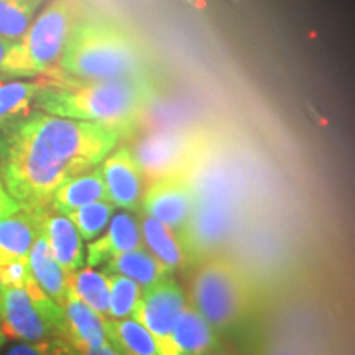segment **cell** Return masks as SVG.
<instances>
[{"instance_id": "25", "label": "cell", "mask_w": 355, "mask_h": 355, "mask_svg": "<svg viewBox=\"0 0 355 355\" xmlns=\"http://www.w3.org/2000/svg\"><path fill=\"white\" fill-rule=\"evenodd\" d=\"M114 207L115 206L110 201H96L81 206L79 209L71 211L66 216L76 225L83 241L91 242L107 227L109 220L112 219Z\"/></svg>"}, {"instance_id": "31", "label": "cell", "mask_w": 355, "mask_h": 355, "mask_svg": "<svg viewBox=\"0 0 355 355\" xmlns=\"http://www.w3.org/2000/svg\"><path fill=\"white\" fill-rule=\"evenodd\" d=\"M19 207H20L19 204L13 201V199L8 196V194H2V196H0V219H2L3 216H7V214H10V212L17 211Z\"/></svg>"}, {"instance_id": "35", "label": "cell", "mask_w": 355, "mask_h": 355, "mask_svg": "<svg viewBox=\"0 0 355 355\" xmlns=\"http://www.w3.org/2000/svg\"><path fill=\"white\" fill-rule=\"evenodd\" d=\"M2 194H7V191L3 189V184H2V181H0V196H2Z\"/></svg>"}, {"instance_id": "5", "label": "cell", "mask_w": 355, "mask_h": 355, "mask_svg": "<svg viewBox=\"0 0 355 355\" xmlns=\"http://www.w3.org/2000/svg\"><path fill=\"white\" fill-rule=\"evenodd\" d=\"M188 301L217 332L241 327L254 309L250 283L232 260L222 255L198 263Z\"/></svg>"}, {"instance_id": "33", "label": "cell", "mask_w": 355, "mask_h": 355, "mask_svg": "<svg viewBox=\"0 0 355 355\" xmlns=\"http://www.w3.org/2000/svg\"><path fill=\"white\" fill-rule=\"evenodd\" d=\"M6 340H7V336L3 334V331H2V327H0V350L3 349V344H6Z\"/></svg>"}, {"instance_id": "9", "label": "cell", "mask_w": 355, "mask_h": 355, "mask_svg": "<svg viewBox=\"0 0 355 355\" xmlns=\"http://www.w3.org/2000/svg\"><path fill=\"white\" fill-rule=\"evenodd\" d=\"M183 288L175 279L166 278L157 285L141 290L140 300L133 309L132 318L139 321L153 336L159 350L165 347L178 318L188 306Z\"/></svg>"}, {"instance_id": "6", "label": "cell", "mask_w": 355, "mask_h": 355, "mask_svg": "<svg viewBox=\"0 0 355 355\" xmlns=\"http://www.w3.org/2000/svg\"><path fill=\"white\" fill-rule=\"evenodd\" d=\"M76 20L69 0H50L15 43L2 78L44 76L56 69Z\"/></svg>"}, {"instance_id": "27", "label": "cell", "mask_w": 355, "mask_h": 355, "mask_svg": "<svg viewBox=\"0 0 355 355\" xmlns=\"http://www.w3.org/2000/svg\"><path fill=\"white\" fill-rule=\"evenodd\" d=\"M3 355H79V352L66 339H48L13 344Z\"/></svg>"}, {"instance_id": "29", "label": "cell", "mask_w": 355, "mask_h": 355, "mask_svg": "<svg viewBox=\"0 0 355 355\" xmlns=\"http://www.w3.org/2000/svg\"><path fill=\"white\" fill-rule=\"evenodd\" d=\"M15 43L17 42H13V40L0 37V76L3 74V68H6L7 58H8V55H10V51L13 50V46H15Z\"/></svg>"}, {"instance_id": "1", "label": "cell", "mask_w": 355, "mask_h": 355, "mask_svg": "<svg viewBox=\"0 0 355 355\" xmlns=\"http://www.w3.org/2000/svg\"><path fill=\"white\" fill-rule=\"evenodd\" d=\"M121 137L102 123L32 112L0 128V181L20 207H50L55 191L104 162Z\"/></svg>"}, {"instance_id": "4", "label": "cell", "mask_w": 355, "mask_h": 355, "mask_svg": "<svg viewBox=\"0 0 355 355\" xmlns=\"http://www.w3.org/2000/svg\"><path fill=\"white\" fill-rule=\"evenodd\" d=\"M55 71L78 81H107L148 76V64L139 43L122 26L84 17L74 21Z\"/></svg>"}, {"instance_id": "14", "label": "cell", "mask_w": 355, "mask_h": 355, "mask_svg": "<svg viewBox=\"0 0 355 355\" xmlns=\"http://www.w3.org/2000/svg\"><path fill=\"white\" fill-rule=\"evenodd\" d=\"M145 247L139 217L132 212H119L110 219L105 234L94 239L87 245V266H99L107 263L114 257Z\"/></svg>"}, {"instance_id": "13", "label": "cell", "mask_w": 355, "mask_h": 355, "mask_svg": "<svg viewBox=\"0 0 355 355\" xmlns=\"http://www.w3.org/2000/svg\"><path fill=\"white\" fill-rule=\"evenodd\" d=\"M217 331L188 303L159 355H204L219 347Z\"/></svg>"}, {"instance_id": "2", "label": "cell", "mask_w": 355, "mask_h": 355, "mask_svg": "<svg viewBox=\"0 0 355 355\" xmlns=\"http://www.w3.org/2000/svg\"><path fill=\"white\" fill-rule=\"evenodd\" d=\"M188 178L196 194V204L188 224L176 234L188 265H198L219 255L220 248L241 227L245 189L232 163L217 152L212 135Z\"/></svg>"}, {"instance_id": "15", "label": "cell", "mask_w": 355, "mask_h": 355, "mask_svg": "<svg viewBox=\"0 0 355 355\" xmlns=\"http://www.w3.org/2000/svg\"><path fill=\"white\" fill-rule=\"evenodd\" d=\"M64 339L76 350L94 349L107 344L105 318L68 291L64 304Z\"/></svg>"}, {"instance_id": "34", "label": "cell", "mask_w": 355, "mask_h": 355, "mask_svg": "<svg viewBox=\"0 0 355 355\" xmlns=\"http://www.w3.org/2000/svg\"><path fill=\"white\" fill-rule=\"evenodd\" d=\"M3 291H6V286L2 285V282H0V306H2V298H3Z\"/></svg>"}, {"instance_id": "30", "label": "cell", "mask_w": 355, "mask_h": 355, "mask_svg": "<svg viewBox=\"0 0 355 355\" xmlns=\"http://www.w3.org/2000/svg\"><path fill=\"white\" fill-rule=\"evenodd\" d=\"M78 352H79V355H122L110 343L101 345V347H94V349H81V350H78Z\"/></svg>"}, {"instance_id": "22", "label": "cell", "mask_w": 355, "mask_h": 355, "mask_svg": "<svg viewBox=\"0 0 355 355\" xmlns=\"http://www.w3.org/2000/svg\"><path fill=\"white\" fill-rule=\"evenodd\" d=\"M109 343L122 355H158L153 336L133 318L105 319Z\"/></svg>"}, {"instance_id": "3", "label": "cell", "mask_w": 355, "mask_h": 355, "mask_svg": "<svg viewBox=\"0 0 355 355\" xmlns=\"http://www.w3.org/2000/svg\"><path fill=\"white\" fill-rule=\"evenodd\" d=\"M44 76L48 86L35 99L42 112L102 123L117 128L121 135L135 130L157 97V86L150 76L78 81L55 69Z\"/></svg>"}, {"instance_id": "16", "label": "cell", "mask_w": 355, "mask_h": 355, "mask_svg": "<svg viewBox=\"0 0 355 355\" xmlns=\"http://www.w3.org/2000/svg\"><path fill=\"white\" fill-rule=\"evenodd\" d=\"M44 235L50 243L51 254L61 268L69 275L84 265V245L76 225L68 216L48 212L44 219Z\"/></svg>"}, {"instance_id": "7", "label": "cell", "mask_w": 355, "mask_h": 355, "mask_svg": "<svg viewBox=\"0 0 355 355\" xmlns=\"http://www.w3.org/2000/svg\"><path fill=\"white\" fill-rule=\"evenodd\" d=\"M3 334L20 343L64 339V311L44 293L38 283L6 288L0 306Z\"/></svg>"}, {"instance_id": "21", "label": "cell", "mask_w": 355, "mask_h": 355, "mask_svg": "<svg viewBox=\"0 0 355 355\" xmlns=\"http://www.w3.org/2000/svg\"><path fill=\"white\" fill-rule=\"evenodd\" d=\"M140 229L144 243L170 272L188 265L180 237L171 227L150 216H141Z\"/></svg>"}, {"instance_id": "23", "label": "cell", "mask_w": 355, "mask_h": 355, "mask_svg": "<svg viewBox=\"0 0 355 355\" xmlns=\"http://www.w3.org/2000/svg\"><path fill=\"white\" fill-rule=\"evenodd\" d=\"M69 290L84 301L87 306L97 311L102 318L109 319V306H110V288H109V275L102 270L92 268H79L69 275Z\"/></svg>"}, {"instance_id": "18", "label": "cell", "mask_w": 355, "mask_h": 355, "mask_svg": "<svg viewBox=\"0 0 355 355\" xmlns=\"http://www.w3.org/2000/svg\"><path fill=\"white\" fill-rule=\"evenodd\" d=\"M30 270L38 286L46 293L53 301L63 306L69 291V273L61 268L51 254L50 243L44 232L35 241L28 254Z\"/></svg>"}, {"instance_id": "20", "label": "cell", "mask_w": 355, "mask_h": 355, "mask_svg": "<svg viewBox=\"0 0 355 355\" xmlns=\"http://www.w3.org/2000/svg\"><path fill=\"white\" fill-rule=\"evenodd\" d=\"M46 86V76H38L35 81L0 79V128L28 117L32 114L35 99Z\"/></svg>"}, {"instance_id": "32", "label": "cell", "mask_w": 355, "mask_h": 355, "mask_svg": "<svg viewBox=\"0 0 355 355\" xmlns=\"http://www.w3.org/2000/svg\"><path fill=\"white\" fill-rule=\"evenodd\" d=\"M263 355H301L298 350L290 347V345H275V347H270L265 350Z\"/></svg>"}, {"instance_id": "12", "label": "cell", "mask_w": 355, "mask_h": 355, "mask_svg": "<svg viewBox=\"0 0 355 355\" xmlns=\"http://www.w3.org/2000/svg\"><path fill=\"white\" fill-rule=\"evenodd\" d=\"M50 207H19L0 219V265L28 257L33 243L44 232V219Z\"/></svg>"}, {"instance_id": "19", "label": "cell", "mask_w": 355, "mask_h": 355, "mask_svg": "<svg viewBox=\"0 0 355 355\" xmlns=\"http://www.w3.org/2000/svg\"><path fill=\"white\" fill-rule=\"evenodd\" d=\"M104 265L105 273L123 275V277L139 283L141 290L157 285L163 279L170 278L171 275L170 270L146 247L135 248V250L114 257V259H110Z\"/></svg>"}, {"instance_id": "8", "label": "cell", "mask_w": 355, "mask_h": 355, "mask_svg": "<svg viewBox=\"0 0 355 355\" xmlns=\"http://www.w3.org/2000/svg\"><path fill=\"white\" fill-rule=\"evenodd\" d=\"M211 133L193 128H166L150 132L133 145L132 153L148 181L188 175L209 144Z\"/></svg>"}, {"instance_id": "11", "label": "cell", "mask_w": 355, "mask_h": 355, "mask_svg": "<svg viewBox=\"0 0 355 355\" xmlns=\"http://www.w3.org/2000/svg\"><path fill=\"white\" fill-rule=\"evenodd\" d=\"M101 173L107 188L109 201L115 207L125 211L139 209L145 189V178L128 146L112 150L102 162Z\"/></svg>"}, {"instance_id": "28", "label": "cell", "mask_w": 355, "mask_h": 355, "mask_svg": "<svg viewBox=\"0 0 355 355\" xmlns=\"http://www.w3.org/2000/svg\"><path fill=\"white\" fill-rule=\"evenodd\" d=\"M33 275L30 270L28 257L15 259L0 265V282L6 288H20L32 282Z\"/></svg>"}, {"instance_id": "36", "label": "cell", "mask_w": 355, "mask_h": 355, "mask_svg": "<svg viewBox=\"0 0 355 355\" xmlns=\"http://www.w3.org/2000/svg\"><path fill=\"white\" fill-rule=\"evenodd\" d=\"M204 355H225V354H211L209 352V354H204Z\"/></svg>"}, {"instance_id": "10", "label": "cell", "mask_w": 355, "mask_h": 355, "mask_svg": "<svg viewBox=\"0 0 355 355\" xmlns=\"http://www.w3.org/2000/svg\"><path fill=\"white\" fill-rule=\"evenodd\" d=\"M196 194L188 175L166 176L148 181L141 194L140 207L145 216L153 217L175 232L188 224L193 216Z\"/></svg>"}, {"instance_id": "24", "label": "cell", "mask_w": 355, "mask_h": 355, "mask_svg": "<svg viewBox=\"0 0 355 355\" xmlns=\"http://www.w3.org/2000/svg\"><path fill=\"white\" fill-rule=\"evenodd\" d=\"M46 0H0V37L19 42Z\"/></svg>"}, {"instance_id": "26", "label": "cell", "mask_w": 355, "mask_h": 355, "mask_svg": "<svg viewBox=\"0 0 355 355\" xmlns=\"http://www.w3.org/2000/svg\"><path fill=\"white\" fill-rule=\"evenodd\" d=\"M109 275V288H110V306L109 318L110 319H125L132 318L133 309L139 303L141 295V286L133 279L117 273Z\"/></svg>"}, {"instance_id": "17", "label": "cell", "mask_w": 355, "mask_h": 355, "mask_svg": "<svg viewBox=\"0 0 355 355\" xmlns=\"http://www.w3.org/2000/svg\"><path fill=\"white\" fill-rule=\"evenodd\" d=\"M96 201H109L104 178H102L101 168L97 166L92 168L91 171L64 181L53 194L50 209L66 216L71 211Z\"/></svg>"}]
</instances>
